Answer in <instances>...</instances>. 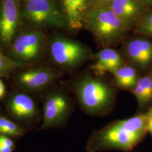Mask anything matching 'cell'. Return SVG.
I'll use <instances>...</instances> for the list:
<instances>
[{
	"label": "cell",
	"instance_id": "1",
	"mask_svg": "<svg viewBox=\"0 0 152 152\" xmlns=\"http://www.w3.org/2000/svg\"><path fill=\"white\" fill-rule=\"evenodd\" d=\"M145 114L113 121L94 131L86 145L88 152L110 150L130 152L141 142L147 133Z\"/></svg>",
	"mask_w": 152,
	"mask_h": 152
},
{
	"label": "cell",
	"instance_id": "2",
	"mask_svg": "<svg viewBox=\"0 0 152 152\" xmlns=\"http://www.w3.org/2000/svg\"><path fill=\"white\" fill-rule=\"evenodd\" d=\"M72 88L81 108L86 113L102 117L113 109L116 87L101 77L83 75L75 81Z\"/></svg>",
	"mask_w": 152,
	"mask_h": 152
},
{
	"label": "cell",
	"instance_id": "3",
	"mask_svg": "<svg viewBox=\"0 0 152 152\" xmlns=\"http://www.w3.org/2000/svg\"><path fill=\"white\" fill-rule=\"evenodd\" d=\"M84 22L99 42L105 48L117 43L127 29L108 6L94 7L87 10Z\"/></svg>",
	"mask_w": 152,
	"mask_h": 152
},
{
	"label": "cell",
	"instance_id": "4",
	"mask_svg": "<svg viewBox=\"0 0 152 152\" xmlns=\"http://www.w3.org/2000/svg\"><path fill=\"white\" fill-rule=\"evenodd\" d=\"M73 105L70 98L59 90L48 93L44 99L42 122L39 130L62 126L72 113Z\"/></svg>",
	"mask_w": 152,
	"mask_h": 152
},
{
	"label": "cell",
	"instance_id": "5",
	"mask_svg": "<svg viewBox=\"0 0 152 152\" xmlns=\"http://www.w3.org/2000/svg\"><path fill=\"white\" fill-rule=\"evenodd\" d=\"M23 18L36 27H64L66 22L54 0H28L24 6Z\"/></svg>",
	"mask_w": 152,
	"mask_h": 152
},
{
	"label": "cell",
	"instance_id": "6",
	"mask_svg": "<svg viewBox=\"0 0 152 152\" xmlns=\"http://www.w3.org/2000/svg\"><path fill=\"white\" fill-rule=\"evenodd\" d=\"M50 53L55 63L63 68L73 69L86 61L89 56L87 48L69 38L56 37L50 45Z\"/></svg>",
	"mask_w": 152,
	"mask_h": 152
},
{
	"label": "cell",
	"instance_id": "7",
	"mask_svg": "<svg viewBox=\"0 0 152 152\" xmlns=\"http://www.w3.org/2000/svg\"><path fill=\"white\" fill-rule=\"evenodd\" d=\"M45 46L44 35L35 31L26 32L16 38L11 49L13 59L24 64L36 60Z\"/></svg>",
	"mask_w": 152,
	"mask_h": 152
},
{
	"label": "cell",
	"instance_id": "8",
	"mask_svg": "<svg viewBox=\"0 0 152 152\" xmlns=\"http://www.w3.org/2000/svg\"><path fill=\"white\" fill-rule=\"evenodd\" d=\"M59 77L56 72L47 67H37L22 71L16 77L17 85L29 92H38L51 85Z\"/></svg>",
	"mask_w": 152,
	"mask_h": 152
},
{
	"label": "cell",
	"instance_id": "9",
	"mask_svg": "<svg viewBox=\"0 0 152 152\" xmlns=\"http://www.w3.org/2000/svg\"><path fill=\"white\" fill-rule=\"evenodd\" d=\"M20 10L17 0H4L0 6V38L10 44L18 26Z\"/></svg>",
	"mask_w": 152,
	"mask_h": 152
},
{
	"label": "cell",
	"instance_id": "10",
	"mask_svg": "<svg viewBox=\"0 0 152 152\" xmlns=\"http://www.w3.org/2000/svg\"><path fill=\"white\" fill-rule=\"evenodd\" d=\"M6 109L15 120L28 121L38 115V109L34 100L24 92H15L7 100Z\"/></svg>",
	"mask_w": 152,
	"mask_h": 152
},
{
	"label": "cell",
	"instance_id": "11",
	"mask_svg": "<svg viewBox=\"0 0 152 152\" xmlns=\"http://www.w3.org/2000/svg\"><path fill=\"white\" fill-rule=\"evenodd\" d=\"M125 53L135 65L145 68L152 62V42L144 38H135L125 46Z\"/></svg>",
	"mask_w": 152,
	"mask_h": 152
},
{
	"label": "cell",
	"instance_id": "12",
	"mask_svg": "<svg viewBox=\"0 0 152 152\" xmlns=\"http://www.w3.org/2000/svg\"><path fill=\"white\" fill-rule=\"evenodd\" d=\"M123 65V59L118 51L112 48H105L95 55V63L91 68L95 76L101 77L107 73L113 74Z\"/></svg>",
	"mask_w": 152,
	"mask_h": 152
},
{
	"label": "cell",
	"instance_id": "13",
	"mask_svg": "<svg viewBox=\"0 0 152 152\" xmlns=\"http://www.w3.org/2000/svg\"><path fill=\"white\" fill-rule=\"evenodd\" d=\"M108 6L127 28L138 16L141 9L137 0H113Z\"/></svg>",
	"mask_w": 152,
	"mask_h": 152
},
{
	"label": "cell",
	"instance_id": "14",
	"mask_svg": "<svg viewBox=\"0 0 152 152\" xmlns=\"http://www.w3.org/2000/svg\"><path fill=\"white\" fill-rule=\"evenodd\" d=\"M88 0H62L68 26L74 29L81 28L87 11Z\"/></svg>",
	"mask_w": 152,
	"mask_h": 152
},
{
	"label": "cell",
	"instance_id": "15",
	"mask_svg": "<svg viewBox=\"0 0 152 152\" xmlns=\"http://www.w3.org/2000/svg\"><path fill=\"white\" fill-rule=\"evenodd\" d=\"M113 75V85L122 90L131 91L139 79L137 71L131 65L121 66Z\"/></svg>",
	"mask_w": 152,
	"mask_h": 152
},
{
	"label": "cell",
	"instance_id": "16",
	"mask_svg": "<svg viewBox=\"0 0 152 152\" xmlns=\"http://www.w3.org/2000/svg\"><path fill=\"white\" fill-rule=\"evenodd\" d=\"M26 132V131L20 126L0 114V134L11 137H19L24 136Z\"/></svg>",
	"mask_w": 152,
	"mask_h": 152
},
{
	"label": "cell",
	"instance_id": "17",
	"mask_svg": "<svg viewBox=\"0 0 152 152\" xmlns=\"http://www.w3.org/2000/svg\"><path fill=\"white\" fill-rule=\"evenodd\" d=\"M151 74L139 78L135 86L130 91L136 98L139 107H143L147 105L146 92L147 86Z\"/></svg>",
	"mask_w": 152,
	"mask_h": 152
},
{
	"label": "cell",
	"instance_id": "18",
	"mask_svg": "<svg viewBox=\"0 0 152 152\" xmlns=\"http://www.w3.org/2000/svg\"><path fill=\"white\" fill-rule=\"evenodd\" d=\"M23 65V63L16 61L0 51V77L8 76Z\"/></svg>",
	"mask_w": 152,
	"mask_h": 152
},
{
	"label": "cell",
	"instance_id": "19",
	"mask_svg": "<svg viewBox=\"0 0 152 152\" xmlns=\"http://www.w3.org/2000/svg\"><path fill=\"white\" fill-rule=\"evenodd\" d=\"M16 144L11 137L0 134V152H14Z\"/></svg>",
	"mask_w": 152,
	"mask_h": 152
},
{
	"label": "cell",
	"instance_id": "20",
	"mask_svg": "<svg viewBox=\"0 0 152 152\" xmlns=\"http://www.w3.org/2000/svg\"><path fill=\"white\" fill-rule=\"evenodd\" d=\"M138 28L140 32L152 36V12L141 20Z\"/></svg>",
	"mask_w": 152,
	"mask_h": 152
},
{
	"label": "cell",
	"instance_id": "21",
	"mask_svg": "<svg viewBox=\"0 0 152 152\" xmlns=\"http://www.w3.org/2000/svg\"><path fill=\"white\" fill-rule=\"evenodd\" d=\"M144 114L145 117L147 131L151 134L152 137V108L149 109Z\"/></svg>",
	"mask_w": 152,
	"mask_h": 152
},
{
	"label": "cell",
	"instance_id": "22",
	"mask_svg": "<svg viewBox=\"0 0 152 152\" xmlns=\"http://www.w3.org/2000/svg\"><path fill=\"white\" fill-rule=\"evenodd\" d=\"M94 2V7H101L108 6L113 0H92Z\"/></svg>",
	"mask_w": 152,
	"mask_h": 152
},
{
	"label": "cell",
	"instance_id": "23",
	"mask_svg": "<svg viewBox=\"0 0 152 152\" xmlns=\"http://www.w3.org/2000/svg\"><path fill=\"white\" fill-rule=\"evenodd\" d=\"M5 91V86L4 83L0 80V99L4 96Z\"/></svg>",
	"mask_w": 152,
	"mask_h": 152
},
{
	"label": "cell",
	"instance_id": "24",
	"mask_svg": "<svg viewBox=\"0 0 152 152\" xmlns=\"http://www.w3.org/2000/svg\"><path fill=\"white\" fill-rule=\"evenodd\" d=\"M139 2H145V3H149L152 2V0H137Z\"/></svg>",
	"mask_w": 152,
	"mask_h": 152
}]
</instances>
